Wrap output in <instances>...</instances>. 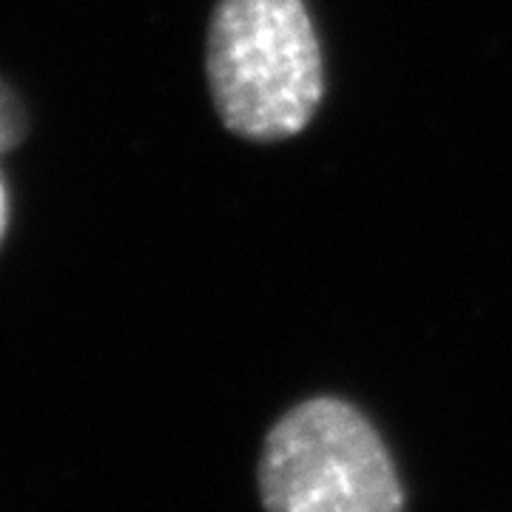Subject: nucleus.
<instances>
[{
  "instance_id": "2",
  "label": "nucleus",
  "mask_w": 512,
  "mask_h": 512,
  "mask_svg": "<svg viewBox=\"0 0 512 512\" xmlns=\"http://www.w3.org/2000/svg\"><path fill=\"white\" fill-rule=\"evenodd\" d=\"M256 487L265 512H404L382 433L339 396H313L268 430Z\"/></svg>"
},
{
  "instance_id": "3",
  "label": "nucleus",
  "mask_w": 512,
  "mask_h": 512,
  "mask_svg": "<svg viewBox=\"0 0 512 512\" xmlns=\"http://www.w3.org/2000/svg\"><path fill=\"white\" fill-rule=\"evenodd\" d=\"M23 131H26L23 106H20L18 97L0 83V154L9 151L12 146H18Z\"/></svg>"
},
{
  "instance_id": "4",
  "label": "nucleus",
  "mask_w": 512,
  "mask_h": 512,
  "mask_svg": "<svg viewBox=\"0 0 512 512\" xmlns=\"http://www.w3.org/2000/svg\"><path fill=\"white\" fill-rule=\"evenodd\" d=\"M3 228H6V188L0 180V237H3Z\"/></svg>"
},
{
  "instance_id": "1",
  "label": "nucleus",
  "mask_w": 512,
  "mask_h": 512,
  "mask_svg": "<svg viewBox=\"0 0 512 512\" xmlns=\"http://www.w3.org/2000/svg\"><path fill=\"white\" fill-rule=\"evenodd\" d=\"M208 80L228 131L282 140L322 100V52L305 0H220L208 29Z\"/></svg>"
}]
</instances>
